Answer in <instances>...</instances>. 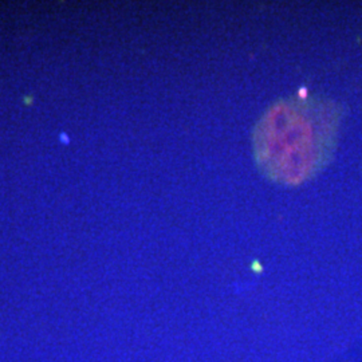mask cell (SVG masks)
<instances>
[{
  "label": "cell",
  "instance_id": "6da1fadb",
  "mask_svg": "<svg viewBox=\"0 0 362 362\" xmlns=\"http://www.w3.org/2000/svg\"><path fill=\"white\" fill-rule=\"evenodd\" d=\"M336 113L309 98L272 105L254 132L260 170L282 184H300L322 168L333 146Z\"/></svg>",
  "mask_w": 362,
  "mask_h": 362
}]
</instances>
